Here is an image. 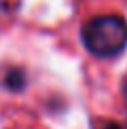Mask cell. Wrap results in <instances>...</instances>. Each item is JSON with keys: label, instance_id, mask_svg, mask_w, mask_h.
Instances as JSON below:
<instances>
[{"label": "cell", "instance_id": "cell-1", "mask_svg": "<svg viewBox=\"0 0 127 129\" xmlns=\"http://www.w3.org/2000/svg\"><path fill=\"white\" fill-rule=\"evenodd\" d=\"M83 45L98 57H114L127 47V21L119 15H98L85 21Z\"/></svg>", "mask_w": 127, "mask_h": 129}, {"label": "cell", "instance_id": "cell-2", "mask_svg": "<svg viewBox=\"0 0 127 129\" xmlns=\"http://www.w3.org/2000/svg\"><path fill=\"white\" fill-rule=\"evenodd\" d=\"M4 87L11 91H21L25 87V74L23 70L19 68H11L7 74H4Z\"/></svg>", "mask_w": 127, "mask_h": 129}, {"label": "cell", "instance_id": "cell-3", "mask_svg": "<svg viewBox=\"0 0 127 129\" xmlns=\"http://www.w3.org/2000/svg\"><path fill=\"white\" fill-rule=\"evenodd\" d=\"M123 100H125V110H127V78L123 80Z\"/></svg>", "mask_w": 127, "mask_h": 129}]
</instances>
